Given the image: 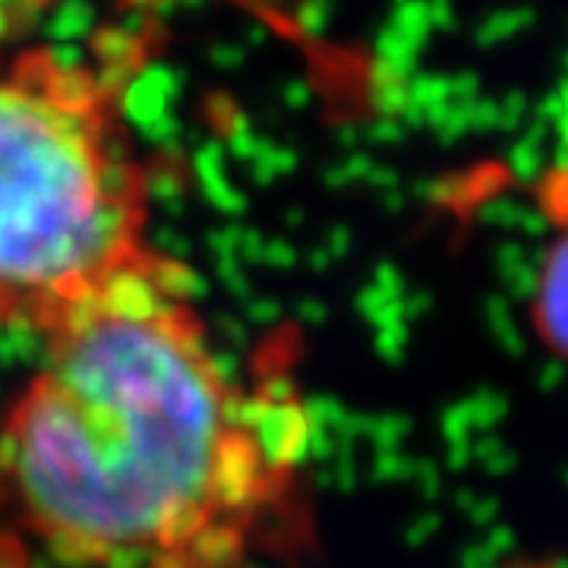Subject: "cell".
Returning a JSON list of instances; mask_svg holds the SVG:
<instances>
[{
	"instance_id": "obj_1",
	"label": "cell",
	"mask_w": 568,
	"mask_h": 568,
	"mask_svg": "<svg viewBox=\"0 0 568 568\" xmlns=\"http://www.w3.org/2000/svg\"><path fill=\"white\" fill-rule=\"evenodd\" d=\"M0 420V493L63 568H244L304 452L234 376L159 246L44 342Z\"/></svg>"
},
{
	"instance_id": "obj_2",
	"label": "cell",
	"mask_w": 568,
	"mask_h": 568,
	"mask_svg": "<svg viewBox=\"0 0 568 568\" xmlns=\"http://www.w3.org/2000/svg\"><path fill=\"white\" fill-rule=\"evenodd\" d=\"M133 58L32 44L0 67V332L44 342L155 250Z\"/></svg>"
},
{
	"instance_id": "obj_3",
	"label": "cell",
	"mask_w": 568,
	"mask_h": 568,
	"mask_svg": "<svg viewBox=\"0 0 568 568\" xmlns=\"http://www.w3.org/2000/svg\"><path fill=\"white\" fill-rule=\"evenodd\" d=\"M534 320L547 345L568 361V234L549 253L534 294Z\"/></svg>"
},
{
	"instance_id": "obj_4",
	"label": "cell",
	"mask_w": 568,
	"mask_h": 568,
	"mask_svg": "<svg viewBox=\"0 0 568 568\" xmlns=\"http://www.w3.org/2000/svg\"><path fill=\"white\" fill-rule=\"evenodd\" d=\"M10 17H13V10H10V7H0V48H3V41H7V36H10V32L17 29ZM0 67H3V63H0Z\"/></svg>"
}]
</instances>
